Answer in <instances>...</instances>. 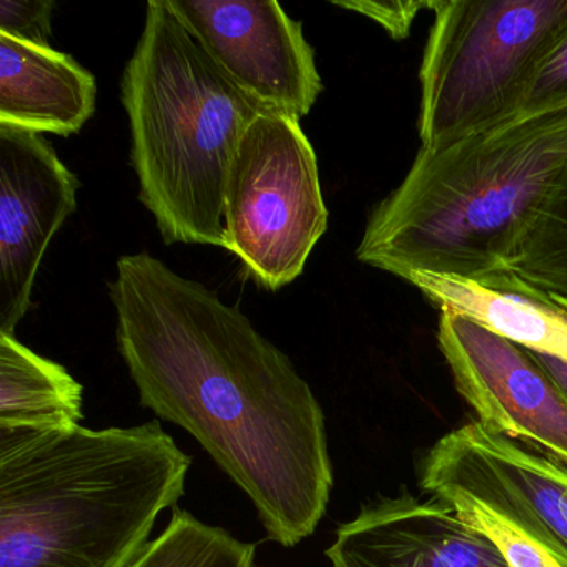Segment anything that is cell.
Segmentation results:
<instances>
[{
    "label": "cell",
    "instance_id": "cell-1",
    "mask_svg": "<svg viewBox=\"0 0 567 567\" xmlns=\"http://www.w3.org/2000/svg\"><path fill=\"white\" fill-rule=\"evenodd\" d=\"M117 350L141 406L190 433L245 491L267 537L295 547L327 514V421L290 358L215 291L151 254L109 281Z\"/></svg>",
    "mask_w": 567,
    "mask_h": 567
},
{
    "label": "cell",
    "instance_id": "cell-2",
    "mask_svg": "<svg viewBox=\"0 0 567 567\" xmlns=\"http://www.w3.org/2000/svg\"><path fill=\"white\" fill-rule=\"evenodd\" d=\"M190 467L158 421L0 430V567H127Z\"/></svg>",
    "mask_w": 567,
    "mask_h": 567
},
{
    "label": "cell",
    "instance_id": "cell-3",
    "mask_svg": "<svg viewBox=\"0 0 567 567\" xmlns=\"http://www.w3.org/2000/svg\"><path fill=\"white\" fill-rule=\"evenodd\" d=\"M567 168V102L520 112L440 152L420 148L374 207L361 264L483 278L506 271L554 182Z\"/></svg>",
    "mask_w": 567,
    "mask_h": 567
},
{
    "label": "cell",
    "instance_id": "cell-4",
    "mask_svg": "<svg viewBox=\"0 0 567 567\" xmlns=\"http://www.w3.org/2000/svg\"><path fill=\"white\" fill-rule=\"evenodd\" d=\"M122 75L138 197L165 244L225 248V185L264 109L212 61L168 0H151Z\"/></svg>",
    "mask_w": 567,
    "mask_h": 567
},
{
    "label": "cell",
    "instance_id": "cell-5",
    "mask_svg": "<svg viewBox=\"0 0 567 567\" xmlns=\"http://www.w3.org/2000/svg\"><path fill=\"white\" fill-rule=\"evenodd\" d=\"M430 11L417 132L440 152L517 115L567 34V0H431Z\"/></svg>",
    "mask_w": 567,
    "mask_h": 567
},
{
    "label": "cell",
    "instance_id": "cell-6",
    "mask_svg": "<svg viewBox=\"0 0 567 567\" xmlns=\"http://www.w3.org/2000/svg\"><path fill=\"white\" fill-rule=\"evenodd\" d=\"M225 250L265 290L293 284L328 228L317 154L300 121L264 111L238 142L225 185Z\"/></svg>",
    "mask_w": 567,
    "mask_h": 567
},
{
    "label": "cell",
    "instance_id": "cell-7",
    "mask_svg": "<svg viewBox=\"0 0 567 567\" xmlns=\"http://www.w3.org/2000/svg\"><path fill=\"white\" fill-rule=\"evenodd\" d=\"M212 61L264 111L301 118L323 92L301 22L275 0H168Z\"/></svg>",
    "mask_w": 567,
    "mask_h": 567
},
{
    "label": "cell",
    "instance_id": "cell-8",
    "mask_svg": "<svg viewBox=\"0 0 567 567\" xmlns=\"http://www.w3.org/2000/svg\"><path fill=\"white\" fill-rule=\"evenodd\" d=\"M437 347L476 421L567 467L566 394L526 348L450 311Z\"/></svg>",
    "mask_w": 567,
    "mask_h": 567
},
{
    "label": "cell",
    "instance_id": "cell-9",
    "mask_svg": "<svg viewBox=\"0 0 567 567\" xmlns=\"http://www.w3.org/2000/svg\"><path fill=\"white\" fill-rule=\"evenodd\" d=\"M421 487L453 486L506 516L567 567V467L480 421L444 434L421 463Z\"/></svg>",
    "mask_w": 567,
    "mask_h": 567
},
{
    "label": "cell",
    "instance_id": "cell-10",
    "mask_svg": "<svg viewBox=\"0 0 567 567\" xmlns=\"http://www.w3.org/2000/svg\"><path fill=\"white\" fill-rule=\"evenodd\" d=\"M79 181L44 135L0 124V333L32 307L49 244L78 208Z\"/></svg>",
    "mask_w": 567,
    "mask_h": 567
},
{
    "label": "cell",
    "instance_id": "cell-11",
    "mask_svg": "<svg viewBox=\"0 0 567 567\" xmlns=\"http://www.w3.org/2000/svg\"><path fill=\"white\" fill-rule=\"evenodd\" d=\"M324 556L331 567H507L496 544L453 507L406 489L364 503Z\"/></svg>",
    "mask_w": 567,
    "mask_h": 567
},
{
    "label": "cell",
    "instance_id": "cell-12",
    "mask_svg": "<svg viewBox=\"0 0 567 567\" xmlns=\"http://www.w3.org/2000/svg\"><path fill=\"white\" fill-rule=\"evenodd\" d=\"M404 281L440 313L461 315L526 350L567 361V305L509 271L476 280L413 271Z\"/></svg>",
    "mask_w": 567,
    "mask_h": 567
},
{
    "label": "cell",
    "instance_id": "cell-13",
    "mask_svg": "<svg viewBox=\"0 0 567 567\" xmlns=\"http://www.w3.org/2000/svg\"><path fill=\"white\" fill-rule=\"evenodd\" d=\"M95 105L97 81L71 55L0 35V124L71 137Z\"/></svg>",
    "mask_w": 567,
    "mask_h": 567
},
{
    "label": "cell",
    "instance_id": "cell-14",
    "mask_svg": "<svg viewBox=\"0 0 567 567\" xmlns=\"http://www.w3.org/2000/svg\"><path fill=\"white\" fill-rule=\"evenodd\" d=\"M84 420V386L68 368L0 333V430H68Z\"/></svg>",
    "mask_w": 567,
    "mask_h": 567
},
{
    "label": "cell",
    "instance_id": "cell-15",
    "mask_svg": "<svg viewBox=\"0 0 567 567\" xmlns=\"http://www.w3.org/2000/svg\"><path fill=\"white\" fill-rule=\"evenodd\" d=\"M257 546L175 507L167 526L127 567H255Z\"/></svg>",
    "mask_w": 567,
    "mask_h": 567
},
{
    "label": "cell",
    "instance_id": "cell-16",
    "mask_svg": "<svg viewBox=\"0 0 567 567\" xmlns=\"http://www.w3.org/2000/svg\"><path fill=\"white\" fill-rule=\"evenodd\" d=\"M423 491L453 507L464 523L489 537L506 559L507 567H564L547 547L534 539L513 517L484 501L453 486H427Z\"/></svg>",
    "mask_w": 567,
    "mask_h": 567
},
{
    "label": "cell",
    "instance_id": "cell-17",
    "mask_svg": "<svg viewBox=\"0 0 567 567\" xmlns=\"http://www.w3.org/2000/svg\"><path fill=\"white\" fill-rule=\"evenodd\" d=\"M52 0H0V35L52 48Z\"/></svg>",
    "mask_w": 567,
    "mask_h": 567
},
{
    "label": "cell",
    "instance_id": "cell-18",
    "mask_svg": "<svg viewBox=\"0 0 567 567\" xmlns=\"http://www.w3.org/2000/svg\"><path fill=\"white\" fill-rule=\"evenodd\" d=\"M563 102H567V34L537 68L517 114L539 111Z\"/></svg>",
    "mask_w": 567,
    "mask_h": 567
},
{
    "label": "cell",
    "instance_id": "cell-19",
    "mask_svg": "<svg viewBox=\"0 0 567 567\" xmlns=\"http://www.w3.org/2000/svg\"><path fill=\"white\" fill-rule=\"evenodd\" d=\"M430 2L431 0H421V2H414V0H394V2L347 0V2H340V0H334L331 4L371 19L381 25L394 41H403V39L410 38L414 19L417 18L421 9L430 11Z\"/></svg>",
    "mask_w": 567,
    "mask_h": 567
},
{
    "label": "cell",
    "instance_id": "cell-20",
    "mask_svg": "<svg viewBox=\"0 0 567 567\" xmlns=\"http://www.w3.org/2000/svg\"><path fill=\"white\" fill-rule=\"evenodd\" d=\"M550 250L560 278L567 287V168L550 195L547 207Z\"/></svg>",
    "mask_w": 567,
    "mask_h": 567
},
{
    "label": "cell",
    "instance_id": "cell-21",
    "mask_svg": "<svg viewBox=\"0 0 567 567\" xmlns=\"http://www.w3.org/2000/svg\"><path fill=\"white\" fill-rule=\"evenodd\" d=\"M529 353L547 371V374L556 381L557 386L563 390L567 398V361L557 360V358L547 357V354L534 353V351H529Z\"/></svg>",
    "mask_w": 567,
    "mask_h": 567
}]
</instances>
